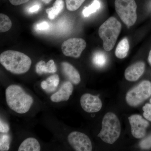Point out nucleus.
<instances>
[{"mask_svg":"<svg viewBox=\"0 0 151 151\" xmlns=\"http://www.w3.org/2000/svg\"><path fill=\"white\" fill-rule=\"evenodd\" d=\"M0 63L7 70L16 74L27 72L32 64L30 58L26 55L15 50L4 51L0 55Z\"/></svg>","mask_w":151,"mask_h":151,"instance_id":"nucleus-1","label":"nucleus"},{"mask_svg":"<svg viewBox=\"0 0 151 151\" xmlns=\"http://www.w3.org/2000/svg\"><path fill=\"white\" fill-rule=\"evenodd\" d=\"M68 141L70 146L75 151H91L92 142L89 137L84 133L73 132L68 137Z\"/></svg>","mask_w":151,"mask_h":151,"instance_id":"nucleus-8","label":"nucleus"},{"mask_svg":"<svg viewBox=\"0 0 151 151\" xmlns=\"http://www.w3.org/2000/svg\"><path fill=\"white\" fill-rule=\"evenodd\" d=\"M145 63L142 61L136 63L127 68L125 71V77L128 81H137L145 72Z\"/></svg>","mask_w":151,"mask_h":151,"instance_id":"nucleus-12","label":"nucleus"},{"mask_svg":"<svg viewBox=\"0 0 151 151\" xmlns=\"http://www.w3.org/2000/svg\"><path fill=\"white\" fill-rule=\"evenodd\" d=\"M46 81L47 83V88L45 90L47 92H54L59 84V76L58 74L52 75L47 78Z\"/></svg>","mask_w":151,"mask_h":151,"instance_id":"nucleus-19","label":"nucleus"},{"mask_svg":"<svg viewBox=\"0 0 151 151\" xmlns=\"http://www.w3.org/2000/svg\"><path fill=\"white\" fill-rule=\"evenodd\" d=\"M41 1L45 4H48L52 0H40Z\"/></svg>","mask_w":151,"mask_h":151,"instance_id":"nucleus-31","label":"nucleus"},{"mask_svg":"<svg viewBox=\"0 0 151 151\" xmlns=\"http://www.w3.org/2000/svg\"><path fill=\"white\" fill-rule=\"evenodd\" d=\"M73 91V86L70 81L64 82L59 90L50 97V100L55 103L66 101L69 100Z\"/></svg>","mask_w":151,"mask_h":151,"instance_id":"nucleus-11","label":"nucleus"},{"mask_svg":"<svg viewBox=\"0 0 151 151\" xmlns=\"http://www.w3.org/2000/svg\"><path fill=\"white\" fill-rule=\"evenodd\" d=\"M80 104L82 109L87 113H96L100 111L102 107V103L99 97L88 93L82 95Z\"/></svg>","mask_w":151,"mask_h":151,"instance_id":"nucleus-10","label":"nucleus"},{"mask_svg":"<svg viewBox=\"0 0 151 151\" xmlns=\"http://www.w3.org/2000/svg\"><path fill=\"white\" fill-rule=\"evenodd\" d=\"M121 127L118 117L114 113L109 112L103 117L102 129L98 137L106 143L113 144L121 134Z\"/></svg>","mask_w":151,"mask_h":151,"instance_id":"nucleus-4","label":"nucleus"},{"mask_svg":"<svg viewBox=\"0 0 151 151\" xmlns=\"http://www.w3.org/2000/svg\"><path fill=\"white\" fill-rule=\"evenodd\" d=\"M100 1L99 0H94L93 2L88 7L84 8L82 14L84 17H88L92 14L96 12L100 7Z\"/></svg>","mask_w":151,"mask_h":151,"instance_id":"nucleus-21","label":"nucleus"},{"mask_svg":"<svg viewBox=\"0 0 151 151\" xmlns=\"http://www.w3.org/2000/svg\"><path fill=\"white\" fill-rule=\"evenodd\" d=\"M116 12L124 24L132 26L137 20V5L135 0H115Z\"/></svg>","mask_w":151,"mask_h":151,"instance_id":"nucleus-5","label":"nucleus"},{"mask_svg":"<svg viewBox=\"0 0 151 151\" xmlns=\"http://www.w3.org/2000/svg\"><path fill=\"white\" fill-rule=\"evenodd\" d=\"M49 27V24L48 23L45 21L39 23L36 26V29L39 31L47 29Z\"/></svg>","mask_w":151,"mask_h":151,"instance_id":"nucleus-26","label":"nucleus"},{"mask_svg":"<svg viewBox=\"0 0 151 151\" xmlns=\"http://www.w3.org/2000/svg\"><path fill=\"white\" fill-rule=\"evenodd\" d=\"M40 6L39 5H35L31 7L28 10L29 12L30 13H34L37 12L40 9Z\"/></svg>","mask_w":151,"mask_h":151,"instance_id":"nucleus-29","label":"nucleus"},{"mask_svg":"<svg viewBox=\"0 0 151 151\" xmlns=\"http://www.w3.org/2000/svg\"><path fill=\"white\" fill-rule=\"evenodd\" d=\"M143 111H144V117L151 122V104H146L143 107Z\"/></svg>","mask_w":151,"mask_h":151,"instance_id":"nucleus-25","label":"nucleus"},{"mask_svg":"<svg viewBox=\"0 0 151 151\" xmlns=\"http://www.w3.org/2000/svg\"><path fill=\"white\" fill-rule=\"evenodd\" d=\"M86 42L80 38H71L63 42L61 45L63 54L66 56L78 58L86 47Z\"/></svg>","mask_w":151,"mask_h":151,"instance_id":"nucleus-7","label":"nucleus"},{"mask_svg":"<svg viewBox=\"0 0 151 151\" xmlns=\"http://www.w3.org/2000/svg\"><path fill=\"white\" fill-rule=\"evenodd\" d=\"M63 72L73 84H78L81 81V77L78 70L70 63L66 62L61 63Z\"/></svg>","mask_w":151,"mask_h":151,"instance_id":"nucleus-13","label":"nucleus"},{"mask_svg":"<svg viewBox=\"0 0 151 151\" xmlns=\"http://www.w3.org/2000/svg\"><path fill=\"white\" fill-rule=\"evenodd\" d=\"M150 103H151V98L150 99Z\"/></svg>","mask_w":151,"mask_h":151,"instance_id":"nucleus-33","label":"nucleus"},{"mask_svg":"<svg viewBox=\"0 0 151 151\" xmlns=\"http://www.w3.org/2000/svg\"><path fill=\"white\" fill-rule=\"evenodd\" d=\"M12 22L7 16L3 14H0V32H4L10 29Z\"/></svg>","mask_w":151,"mask_h":151,"instance_id":"nucleus-20","label":"nucleus"},{"mask_svg":"<svg viewBox=\"0 0 151 151\" xmlns=\"http://www.w3.org/2000/svg\"><path fill=\"white\" fill-rule=\"evenodd\" d=\"M92 63L97 67L102 68L106 65L107 62V57L104 52L102 51L96 52L92 56Z\"/></svg>","mask_w":151,"mask_h":151,"instance_id":"nucleus-18","label":"nucleus"},{"mask_svg":"<svg viewBox=\"0 0 151 151\" xmlns=\"http://www.w3.org/2000/svg\"><path fill=\"white\" fill-rule=\"evenodd\" d=\"M10 137L8 135H1L0 137V151H8L10 144Z\"/></svg>","mask_w":151,"mask_h":151,"instance_id":"nucleus-23","label":"nucleus"},{"mask_svg":"<svg viewBox=\"0 0 151 151\" xmlns=\"http://www.w3.org/2000/svg\"><path fill=\"white\" fill-rule=\"evenodd\" d=\"M122 26L114 17H111L99 28V36L103 40V47L106 51L112 50L121 32Z\"/></svg>","mask_w":151,"mask_h":151,"instance_id":"nucleus-3","label":"nucleus"},{"mask_svg":"<svg viewBox=\"0 0 151 151\" xmlns=\"http://www.w3.org/2000/svg\"><path fill=\"white\" fill-rule=\"evenodd\" d=\"M36 72L38 74L42 75L43 73H54L57 68L53 60H50L47 63L40 60L36 65Z\"/></svg>","mask_w":151,"mask_h":151,"instance_id":"nucleus-14","label":"nucleus"},{"mask_svg":"<svg viewBox=\"0 0 151 151\" xmlns=\"http://www.w3.org/2000/svg\"><path fill=\"white\" fill-rule=\"evenodd\" d=\"M29 0H9L10 2L14 6H19L25 4Z\"/></svg>","mask_w":151,"mask_h":151,"instance_id":"nucleus-28","label":"nucleus"},{"mask_svg":"<svg viewBox=\"0 0 151 151\" xmlns=\"http://www.w3.org/2000/svg\"><path fill=\"white\" fill-rule=\"evenodd\" d=\"M85 0H65L66 8L68 11L73 12L78 9Z\"/></svg>","mask_w":151,"mask_h":151,"instance_id":"nucleus-22","label":"nucleus"},{"mask_svg":"<svg viewBox=\"0 0 151 151\" xmlns=\"http://www.w3.org/2000/svg\"><path fill=\"white\" fill-rule=\"evenodd\" d=\"M148 61L150 64L151 65V50L149 52L148 56Z\"/></svg>","mask_w":151,"mask_h":151,"instance_id":"nucleus-32","label":"nucleus"},{"mask_svg":"<svg viewBox=\"0 0 151 151\" xmlns=\"http://www.w3.org/2000/svg\"><path fill=\"white\" fill-rule=\"evenodd\" d=\"M41 86L44 90H45L47 88V83L46 80L42 81L41 83Z\"/></svg>","mask_w":151,"mask_h":151,"instance_id":"nucleus-30","label":"nucleus"},{"mask_svg":"<svg viewBox=\"0 0 151 151\" xmlns=\"http://www.w3.org/2000/svg\"><path fill=\"white\" fill-rule=\"evenodd\" d=\"M64 6V2L63 0H56L52 7L46 10L48 18L52 20L56 18L62 12Z\"/></svg>","mask_w":151,"mask_h":151,"instance_id":"nucleus-16","label":"nucleus"},{"mask_svg":"<svg viewBox=\"0 0 151 151\" xmlns=\"http://www.w3.org/2000/svg\"><path fill=\"white\" fill-rule=\"evenodd\" d=\"M41 147L38 141L34 138L25 139L20 145L19 151H40Z\"/></svg>","mask_w":151,"mask_h":151,"instance_id":"nucleus-15","label":"nucleus"},{"mask_svg":"<svg viewBox=\"0 0 151 151\" xmlns=\"http://www.w3.org/2000/svg\"><path fill=\"white\" fill-rule=\"evenodd\" d=\"M139 146L141 148L144 150L151 148V135L141 141L139 143Z\"/></svg>","mask_w":151,"mask_h":151,"instance_id":"nucleus-24","label":"nucleus"},{"mask_svg":"<svg viewBox=\"0 0 151 151\" xmlns=\"http://www.w3.org/2000/svg\"><path fill=\"white\" fill-rule=\"evenodd\" d=\"M129 50V41L127 38L122 39L117 45L116 50V56L120 59H123L127 56Z\"/></svg>","mask_w":151,"mask_h":151,"instance_id":"nucleus-17","label":"nucleus"},{"mask_svg":"<svg viewBox=\"0 0 151 151\" xmlns=\"http://www.w3.org/2000/svg\"><path fill=\"white\" fill-rule=\"evenodd\" d=\"M9 131L8 124L3 122L1 119L0 121V132L1 133H7Z\"/></svg>","mask_w":151,"mask_h":151,"instance_id":"nucleus-27","label":"nucleus"},{"mask_svg":"<svg viewBox=\"0 0 151 151\" xmlns=\"http://www.w3.org/2000/svg\"><path fill=\"white\" fill-rule=\"evenodd\" d=\"M151 96V82L143 81L127 92L126 100L128 105L136 107Z\"/></svg>","mask_w":151,"mask_h":151,"instance_id":"nucleus-6","label":"nucleus"},{"mask_svg":"<svg viewBox=\"0 0 151 151\" xmlns=\"http://www.w3.org/2000/svg\"><path fill=\"white\" fill-rule=\"evenodd\" d=\"M132 129V136L137 139H141L145 136L146 129L149 126L147 121L139 115H132L128 118Z\"/></svg>","mask_w":151,"mask_h":151,"instance_id":"nucleus-9","label":"nucleus"},{"mask_svg":"<svg viewBox=\"0 0 151 151\" xmlns=\"http://www.w3.org/2000/svg\"><path fill=\"white\" fill-rule=\"evenodd\" d=\"M6 99L9 108L19 114L27 113L33 103L32 97L17 85H11L7 88Z\"/></svg>","mask_w":151,"mask_h":151,"instance_id":"nucleus-2","label":"nucleus"}]
</instances>
